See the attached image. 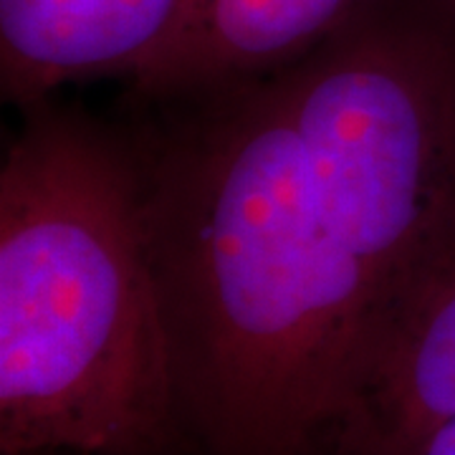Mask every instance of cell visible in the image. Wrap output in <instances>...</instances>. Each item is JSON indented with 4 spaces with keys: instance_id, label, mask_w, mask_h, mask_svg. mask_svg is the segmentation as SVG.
Listing matches in <instances>:
<instances>
[{
    "instance_id": "1",
    "label": "cell",
    "mask_w": 455,
    "mask_h": 455,
    "mask_svg": "<svg viewBox=\"0 0 455 455\" xmlns=\"http://www.w3.org/2000/svg\"><path fill=\"white\" fill-rule=\"evenodd\" d=\"M233 86L140 172L147 238L212 435L296 455L455 251V59L430 33L367 26Z\"/></svg>"
},
{
    "instance_id": "2",
    "label": "cell",
    "mask_w": 455,
    "mask_h": 455,
    "mask_svg": "<svg viewBox=\"0 0 455 455\" xmlns=\"http://www.w3.org/2000/svg\"><path fill=\"white\" fill-rule=\"evenodd\" d=\"M178 379L140 170L33 107L0 167V453L152 455Z\"/></svg>"
},
{
    "instance_id": "3",
    "label": "cell",
    "mask_w": 455,
    "mask_h": 455,
    "mask_svg": "<svg viewBox=\"0 0 455 455\" xmlns=\"http://www.w3.org/2000/svg\"><path fill=\"white\" fill-rule=\"evenodd\" d=\"M455 420V251L377 331L326 435L347 455H407Z\"/></svg>"
},
{
    "instance_id": "4",
    "label": "cell",
    "mask_w": 455,
    "mask_h": 455,
    "mask_svg": "<svg viewBox=\"0 0 455 455\" xmlns=\"http://www.w3.org/2000/svg\"><path fill=\"white\" fill-rule=\"evenodd\" d=\"M197 0H0L3 99L33 109L64 82L132 74L182 31Z\"/></svg>"
},
{
    "instance_id": "5",
    "label": "cell",
    "mask_w": 455,
    "mask_h": 455,
    "mask_svg": "<svg viewBox=\"0 0 455 455\" xmlns=\"http://www.w3.org/2000/svg\"><path fill=\"white\" fill-rule=\"evenodd\" d=\"M355 0H197L182 31L134 76L149 94L253 79L347 16Z\"/></svg>"
},
{
    "instance_id": "6",
    "label": "cell",
    "mask_w": 455,
    "mask_h": 455,
    "mask_svg": "<svg viewBox=\"0 0 455 455\" xmlns=\"http://www.w3.org/2000/svg\"><path fill=\"white\" fill-rule=\"evenodd\" d=\"M407 455H455V420L425 435Z\"/></svg>"
}]
</instances>
